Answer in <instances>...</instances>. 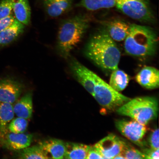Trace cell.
Returning <instances> with one entry per match:
<instances>
[{
    "label": "cell",
    "mask_w": 159,
    "mask_h": 159,
    "mask_svg": "<svg viewBox=\"0 0 159 159\" xmlns=\"http://www.w3.org/2000/svg\"><path fill=\"white\" fill-rule=\"evenodd\" d=\"M20 151L19 158L49 159L46 153L39 145L31 147L29 146Z\"/></svg>",
    "instance_id": "23"
},
{
    "label": "cell",
    "mask_w": 159,
    "mask_h": 159,
    "mask_svg": "<svg viewBox=\"0 0 159 159\" xmlns=\"http://www.w3.org/2000/svg\"><path fill=\"white\" fill-rule=\"evenodd\" d=\"M33 139L31 134H15L8 131L0 136V144L8 150L20 151L30 146Z\"/></svg>",
    "instance_id": "10"
},
{
    "label": "cell",
    "mask_w": 159,
    "mask_h": 159,
    "mask_svg": "<svg viewBox=\"0 0 159 159\" xmlns=\"http://www.w3.org/2000/svg\"><path fill=\"white\" fill-rule=\"evenodd\" d=\"M14 0H1L0 2V19L9 16L13 10Z\"/></svg>",
    "instance_id": "26"
},
{
    "label": "cell",
    "mask_w": 159,
    "mask_h": 159,
    "mask_svg": "<svg viewBox=\"0 0 159 159\" xmlns=\"http://www.w3.org/2000/svg\"><path fill=\"white\" fill-rule=\"evenodd\" d=\"M69 66L73 76L87 91L93 95L97 75L73 57H70Z\"/></svg>",
    "instance_id": "8"
},
{
    "label": "cell",
    "mask_w": 159,
    "mask_h": 159,
    "mask_svg": "<svg viewBox=\"0 0 159 159\" xmlns=\"http://www.w3.org/2000/svg\"><path fill=\"white\" fill-rule=\"evenodd\" d=\"M158 99L154 97L144 96L131 99L116 109L119 115L128 116L141 124L147 125L158 115Z\"/></svg>",
    "instance_id": "4"
},
{
    "label": "cell",
    "mask_w": 159,
    "mask_h": 159,
    "mask_svg": "<svg viewBox=\"0 0 159 159\" xmlns=\"http://www.w3.org/2000/svg\"><path fill=\"white\" fill-rule=\"evenodd\" d=\"M148 142L151 148L159 149V130L158 128L155 129L151 133L149 137Z\"/></svg>",
    "instance_id": "27"
},
{
    "label": "cell",
    "mask_w": 159,
    "mask_h": 159,
    "mask_svg": "<svg viewBox=\"0 0 159 159\" xmlns=\"http://www.w3.org/2000/svg\"><path fill=\"white\" fill-rule=\"evenodd\" d=\"M115 6L125 15L137 21L144 23L154 21L149 0H116Z\"/></svg>",
    "instance_id": "6"
},
{
    "label": "cell",
    "mask_w": 159,
    "mask_h": 159,
    "mask_svg": "<svg viewBox=\"0 0 159 159\" xmlns=\"http://www.w3.org/2000/svg\"><path fill=\"white\" fill-rule=\"evenodd\" d=\"M122 153L125 159H148V156L125 142Z\"/></svg>",
    "instance_id": "25"
},
{
    "label": "cell",
    "mask_w": 159,
    "mask_h": 159,
    "mask_svg": "<svg viewBox=\"0 0 159 159\" xmlns=\"http://www.w3.org/2000/svg\"><path fill=\"white\" fill-rule=\"evenodd\" d=\"M114 159H125L124 155L121 152L120 153L117 155Z\"/></svg>",
    "instance_id": "31"
},
{
    "label": "cell",
    "mask_w": 159,
    "mask_h": 159,
    "mask_svg": "<svg viewBox=\"0 0 159 159\" xmlns=\"http://www.w3.org/2000/svg\"><path fill=\"white\" fill-rule=\"evenodd\" d=\"M130 25L120 20H115L108 24L106 31L113 40L120 42L125 40L130 29Z\"/></svg>",
    "instance_id": "14"
},
{
    "label": "cell",
    "mask_w": 159,
    "mask_h": 159,
    "mask_svg": "<svg viewBox=\"0 0 159 159\" xmlns=\"http://www.w3.org/2000/svg\"><path fill=\"white\" fill-rule=\"evenodd\" d=\"M84 53L103 70L112 71L118 69L120 50L106 30L99 31L91 38L85 46Z\"/></svg>",
    "instance_id": "1"
},
{
    "label": "cell",
    "mask_w": 159,
    "mask_h": 159,
    "mask_svg": "<svg viewBox=\"0 0 159 159\" xmlns=\"http://www.w3.org/2000/svg\"><path fill=\"white\" fill-rule=\"evenodd\" d=\"M49 159H63L66 151L65 142L56 139H49L39 142Z\"/></svg>",
    "instance_id": "13"
},
{
    "label": "cell",
    "mask_w": 159,
    "mask_h": 159,
    "mask_svg": "<svg viewBox=\"0 0 159 159\" xmlns=\"http://www.w3.org/2000/svg\"><path fill=\"white\" fill-rule=\"evenodd\" d=\"M65 159H86L91 146L72 142H65Z\"/></svg>",
    "instance_id": "19"
},
{
    "label": "cell",
    "mask_w": 159,
    "mask_h": 159,
    "mask_svg": "<svg viewBox=\"0 0 159 159\" xmlns=\"http://www.w3.org/2000/svg\"><path fill=\"white\" fill-rule=\"evenodd\" d=\"M86 159H104L102 155L94 146H91L87 154Z\"/></svg>",
    "instance_id": "29"
},
{
    "label": "cell",
    "mask_w": 159,
    "mask_h": 159,
    "mask_svg": "<svg viewBox=\"0 0 159 159\" xmlns=\"http://www.w3.org/2000/svg\"><path fill=\"white\" fill-rule=\"evenodd\" d=\"M116 2V0H81L78 6L89 11H95L114 7Z\"/></svg>",
    "instance_id": "22"
},
{
    "label": "cell",
    "mask_w": 159,
    "mask_h": 159,
    "mask_svg": "<svg viewBox=\"0 0 159 159\" xmlns=\"http://www.w3.org/2000/svg\"><path fill=\"white\" fill-rule=\"evenodd\" d=\"M158 36L152 28L130 25V31L125 39L124 48L127 54L140 58H146L156 53Z\"/></svg>",
    "instance_id": "3"
},
{
    "label": "cell",
    "mask_w": 159,
    "mask_h": 159,
    "mask_svg": "<svg viewBox=\"0 0 159 159\" xmlns=\"http://www.w3.org/2000/svg\"><path fill=\"white\" fill-rule=\"evenodd\" d=\"M13 109L15 114L17 117L26 119L27 120L31 119L32 116L33 112L32 93L29 92L24 95L16 102V104L13 106Z\"/></svg>",
    "instance_id": "15"
},
{
    "label": "cell",
    "mask_w": 159,
    "mask_h": 159,
    "mask_svg": "<svg viewBox=\"0 0 159 159\" xmlns=\"http://www.w3.org/2000/svg\"><path fill=\"white\" fill-rule=\"evenodd\" d=\"M129 80L128 75L118 69L112 71L109 84L115 91L120 92L126 88Z\"/></svg>",
    "instance_id": "21"
},
{
    "label": "cell",
    "mask_w": 159,
    "mask_h": 159,
    "mask_svg": "<svg viewBox=\"0 0 159 159\" xmlns=\"http://www.w3.org/2000/svg\"><path fill=\"white\" fill-rule=\"evenodd\" d=\"M15 115L12 104L0 102V136L9 131L8 126Z\"/></svg>",
    "instance_id": "20"
},
{
    "label": "cell",
    "mask_w": 159,
    "mask_h": 159,
    "mask_svg": "<svg viewBox=\"0 0 159 159\" xmlns=\"http://www.w3.org/2000/svg\"><path fill=\"white\" fill-rule=\"evenodd\" d=\"M25 25L15 19L10 26L0 32V45H6L13 42L23 33Z\"/></svg>",
    "instance_id": "18"
},
{
    "label": "cell",
    "mask_w": 159,
    "mask_h": 159,
    "mask_svg": "<svg viewBox=\"0 0 159 159\" xmlns=\"http://www.w3.org/2000/svg\"><path fill=\"white\" fill-rule=\"evenodd\" d=\"M28 122L26 119L18 117L13 119L8 126L9 132L15 134H22L26 131Z\"/></svg>",
    "instance_id": "24"
},
{
    "label": "cell",
    "mask_w": 159,
    "mask_h": 159,
    "mask_svg": "<svg viewBox=\"0 0 159 159\" xmlns=\"http://www.w3.org/2000/svg\"><path fill=\"white\" fill-rule=\"evenodd\" d=\"M125 141L111 134L101 139L94 145L104 159H114L122 152Z\"/></svg>",
    "instance_id": "9"
},
{
    "label": "cell",
    "mask_w": 159,
    "mask_h": 159,
    "mask_svg": "<svg viewBox=\"0 0 159 159\" xmlns=\"http://www.w3.org/2000/svg\"><path fill=\"white\" fill-rule=\"evenodd\" d=\"M142 152L148 156V159H159V149L144 148Z\"/></svg>",
    "instance_id": "30"
},
{
    "label": "cell",
    "mask_w": 159,
    "mask_h": 159,
    "mask_svg": "<svg viewBox=\"0 0 159 159\" xmlns=\"http://www.w3.org/2000/svg\"><path fill=\"white\" fill-rule=\"evenodd\" d=\"M93 96L103 108L109 111H116L131 99L115 91L97 75Z\"/></svg>",
    "instance_id": "5"
},
{
    "label": "cell",
    "mask_w": 159,
    "mask_h": 159,
    "mask_svg": "<svg viewBox=\"0 0 159 159\" xmlns=\"http://www.w3.org/2000/svg\"><path fill=\"white\" fill-rule=\"evenodd\" d=\"M73 0H45L46 11L51 17L59 16L70 9Z\"/></svg>",
    "instance_id": "16"
},
{
    "label": "cell",
    "mask_w": 159,
    "mask_h": 159,
    "mask_svg": "<svg viewBox=\"0 0 159 159\" xmlns=\"http://www.w3.org/2000/svg\"><path fill=\"white\" fill-rule=\"evenodd\" d=\"M15 19L14 15L12 13L7 16L0 19V32L10 26Z\"/></svg>",
    "instance_id": "28"
},
{
    "label": "cell",
    "mask_w": 159,
    "mask_h": 159,
    "mask_svg": "<svg viewBox=\"0 0 159 159\" xmlns=\"http://www.w3.org/2000/svg\"><path fill=\"white\" fill-rule=\"evenodd\" d=\"M22 90L23 85L18 81L9 78L0 80V102L12 104Z\"/></svg>",
    "instance_id": "11"
},
{
    "label": "cell",
    "mask_w": 159,
    "mask_h": 159,
    "mask_svg": "<svg viewBox=\"0 0 159 159\" xmlns=\"http://www.w3.org/2000/svg\"><path fill=\"white\" fill-rule=\"evenodd\" d=\"M135 79L141 86L147 89L158 88L159 85V73L154 67L146 66L136 75Z\"/></svg>",
    "instance_id": "12"
},
{
    "label": "cell",
    "mask_w": 159,
    "mask_h": 159,
    "mask_svg": "<svg viewBox=\"0 0 159 159\" xmlns=\"http://www.w3.org/2000/svg\"><path fill=\"white\" fill-rule=\"evenodd\" d=\"M12 11L17 21L25 25H29L31 11L28 0H14Z\"/></svg>",
    "instance_id": "17"
},
{
    "label": "cell",
    "mask_w": 159,
    "mask_h": 159,
    "mask_svg": "<svg viewBox=\"0 0 159 159\" xmlns=\"http://www.w3.org/2000/svg\"><path fill=\"white\" fill-rule=\"evenodd\" d=\"M115 126L120 134L135 144L144 148L146 146L144 140L148 128L146 125L133 120H120L115 122Z\"/></svg>",
    "instance_id": "7"
},
{
    "label": "cell",
    "mask_w": 159,
    "mask_h": 159,
    "mask_svg": "<svg viewBox=\"0 0 159 159\" xmlns=\"http://www.w3.org/2000/svg\"><path fill=\"white\" fill-rule=\"evenodd\" d=\"M89 21L83 15L63 20L59 26L57 49L63 58L68 59L71 51L78 45L88 29Z\"/></svg>",
    "instance_id": "2"
}]
</instances>
